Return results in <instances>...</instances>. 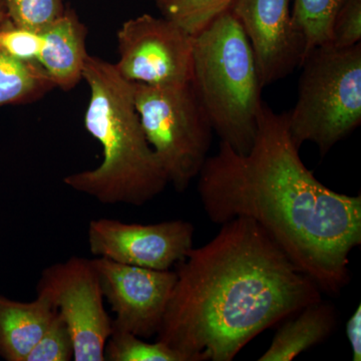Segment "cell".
<instances>
[{"instance_id":"cell-1","label":"cell","mask_w":361,"mask_h":361,"mask_svg":"<svg viewBox=\"0 0 361 361\" xmlns=\"http://www.w3.org/2000/svg\"><path fill=\"white\" fill-rule=\"evenodd\" d=\"M198 192L209 219L258 223L320 290L349 280V255L361 244V197L337 193L316 179L292 141L288 115L265 103L250 151L227 142L208 157Z\"/></svg>"},{"instance_id":"cell-2","label":"cell","mask_w":361,"mask_h":361,"mask_svg":"<svg viewBox=\"0 0 361 361\" xmlns=\"http://www.w3.org/2000/svg\"><path fill=\"white\" fill-rule=\"evenodd\" d=\"M176 275L158 341L187 361H231L261 332L322 301L317 285L246 217L192 248Z\"/></svg>"},{"instance_id":"cell-3","label":"cell","mask_w":361,"mask_h":361,"mask_svg":"<svg viewBox=\"0 0 361 361\" xmlns=\"http://www.w3.org/2000/svg\"><path fill=\"white\" fill-rule=\"evenodd\" d=\"M82 80L90 87L85 130L101 144L103 161L63 183L104 205H145L169 182L135 110L134 84L115 65L92 56L85 61Z\"/></svg>"},{"instance_id":"cell-4","label":"cell","mask_w":361,"mask_h":361,"mask_svg":"<svg viewBox=\"0 0 361 361\" xmlns=\"http://www.w3.org/2000/svg\"><path fill=\"white\" fill-rule=\"evenodd\" d=\"M191 85L221 142L248 153L263 87L249 40L230 9L194 37Z\"/></svg>"},{"instance_id":"cell-5","label":"cell","mask_w":361,"mask_h":361,"mask_svg":"<svg viewBox=\"0 0 361 361\" xmlns=\"http://www.w3.org/2000/svg\"><path fill=\"white\" fill-rule=\"evenodd\" d=\"M300 66L295 106L287 113L289 133L297 148L313 142L325 156L361 123V42L316 47Z\"/></svg>"},{"instance_id":"cell-6","label":"cell","mask_w":361,"mask_h":361,"mask_svg":"<svg viewBox=\"0 0 361 361\" xmlns=\"http://www.w3.org/2000/svg\"><path fill=\"white\" fill-rule=\"evenodd\" d=\"M134 99L147 141L169 184L184 192L208 158L214 132L193 87L134 84Z\"/></svg>"},{"instance_id":"cell-7","label":"cell","mask_w":361,"mask_h":361,"mask_svg":"<svg viewBox=\"0 0 361 361\" xmlns=\"http://www.w3.org/2000/svg\"><path fill=\"white\" fill-rule=\"evenodd\" d=\"M63 318L73 342L75 361H104L113 330L99 275L92 259L73 256L44 268L37 286Z\"/></svg>"},{"instance_id":"cell-8","label":"cell","mask_w":361,"mask_h":361,"mask_svg":"<svg viewBox=\"0 0 361 361\" xmlns=\"http://www.w3.org/2000/svg\"><path fill=\"white\" fill-rule=\"evenodd\" d=\"M194 37L164 18L142 14L118 32V73L133 84H191Z\"/></svg>"},{"instance_id":"cell-9","label":"cell","mask_w":361,"mask_h":361,"mask_svg":"<svg viewBox=\"0 0 361 361\" xmlns=\"http://www.w3.org/2000/svg\"><path fill=\"white\" fill-rule=\"evenodd\" d=\"M194 226L184 220L137 224L99 218L87 228L90 251L97 257L154 270H171L193 248Z\"/></svg>"},{"instance_id":"cell-10","label":"cell","mask_w":361,"mask_h":361,"mask_svg":"<svg viewBox=\"0 0 361 361\" xmlns=\"http://www.w3.org/2000/svg\"><path fill=\"white\" fill-rule=\"evenodd\" d=\"M92 261L104 300L115 313L114 326L141 338L158 334L177 279L176 271L148 269L104 257Z\"/></svg>"},{"instance_id":"cell-11","label":"cell","mask_w":361,"mask_h":361,"mask_svg":"<svg viewBox=\"0 0 361 361\" xmlns=\"http://www.w3.org/2000/svg\"><path fill=\"white\" fill-rule=\"evenodd\" d=\"M290 2L235 0L230 8L249 40L263 87L287 77L303 61V40L292 20Z\"/></svg>"},{"instance_id":"cell-12","label":"cell","mask_w":361,"mask_h":361,"mask_svg":"<svg viewBox=\"0 0 361 361\" xmlns=\"http://www.w3.org/2000/svg\"><path fill=\"white\" fill-rule=\"evenodd\" d=\"M40 35L39 65L56 87L70 92L82 80L85 61L90 56L85 47L87 27L77 13L66 7L63 16Z\"/></svg>"},{"instance_id":"cell-13","label":"cell","mask_w":361,"mask_h":361,"mask_svg":"<svg viewBox=\"0 0 361 361\" xmlns=\"http://www.w3.org/2000/svg\"><path fill=\"white\" fill-rule=\"evenodd\" d=\"M56 310L44 297L18 301L0 295V356L26 361Z\"/></svg>"},{"instance_id":"cell-14","label":"cell","mask_w":361,"mask_h":361,"mask_svg":"<svg viewBox=\"0 0 361 361\" xmlns=\"http://www.w3.org/2000/svg\"><path fill=\"white\" fill-rule=\"evenodd\" d=\"M288 320L273 338L269 348L260 356V361H289L324 341L336 324L331 306L315 302L299 311Z\"/></svg>"},{"instance_id":"cell-15","label":"cell","mask_w":361,"mask_h":361,"mask_svg":"<svg viewBox=\"0 0 361 361\" xmlns=\"http://www.w3.org/2000/svg\"><path fill=\"white\" fill-rule=\"evenodd\" d=\"M56 89L39 61H23L0 49V106L32 104Z\"/></svg>"},{"instance_id":"cell-16","label":"cell","mask_w":361,"mask_h":361,"mask_svg":"<svg viewBox=\"0 0 361 361\" xmlns=\"http://www.w3.org/2000/svg\"><path fill=\"white\" fill-rule=\"evenodd\" d=\"M342 0H294L292 20L303 40L304 59L331 42L334 18Z\"/></svg>"},{"instance_id":"cell-17","label":"cell","mask_w":361,"mask_h":361,"mask_svg":"<svg viewBox=\"0 0 361 361\" xmlns=\"http://www.w3.org/2000/svg\"><path fill=\"white\" fill-rule=\"evenodd\" d=\"M235 0H155L161 18L175 23L192 37L231 8Z\"/></svg>"},{"instance_id":"cell-18","label":"cell","mask_w":361,"mask_h":361,"mask_svg":"<svg viewBox=\"0 0 361 361\" xmlns=\"http://www.w3.org/2000/svg\"><path fill=\"white\" fill-rule=\"evenodd\" d=\"M104 360L108 361H187L184 355L161 341L155 343L144 341L130 332L113 330L106 348Z\"/></svg>"},{"instance_id":"cell-19","label":"cell","mask_w":361,"mask_h":361,"mask_svg":"<svg viewBox=\"0 0 361 361\" xmlns=\"http://www.w3.org/2000/svg\"><path fill=\"white\" fill-rule=\"evenodd\" d=\"M7 18L16 25L42 32L66 11L63 0H6Z\"/></svg>"},{"instance_id":"cell-20","label":"cell","mask_w":361,"mask_h":361,"mask_svg":"<svg viewBox=\"0 0 361 361\" xmlns=\"http://www.w3.org/2000/svg\"><path fill=\"white\" fill-rule=\"evenodd\" d=\"M73 360V342L70 329L56 311L44 334L26 361H70Z\"/></svg>"},{"instance_id":"cell-21","label":"cell","mask_w":361,"mask_h":361,"mask_svg":"<svg viewBox=\"0 0 361 361\" xmlns=\"http://www.w3.org/2000/svg\"><path fill=\"white\" fill-rule=\"evenodd\" d=\"M42 35L6 18L0 25V49L23 61H39Z\"/></svg>"},{"instance_id":"cell-22","label":"cell","mask_w":361,"mask_h":361,"mask_svg":"<svg viewBox=\"0 0 361 361\" xmlns=\"http://www.w3.org/2000/svg\"><path fill=\"white\" fill-rule=\"evenodd\" d=\"M361 42V0H342L334 18L330 44L349 47Z\"/></svg>"},{"instance_id":"cell-23","label":"cell","mask_w":361,"mask_h":361,"mask_svg":"<svg viewBox=\"0 0 361 361\" xmlns=\"http://www.w3.org/2000/svg\"><path fill=\"white\" fill-rule=\"evenodd\" d=\"M346 336L351 351H353V360H361V306L358 305L355 313L350 316L346 323Z\"/></svg>"},{"instance_id":"cell-24","label":"cell","mask_w":361,"mask_h":361,"mask_svg":"<svg viewBox=\"0 0 361 361\" xmlns=\"http://www.w3.org/2000/svg\"><path fill=\"white\" fill-rule=\"evenodd\" d=\"M7 18L6 0H0V25Z\"/></svg>"}]
</instances>
